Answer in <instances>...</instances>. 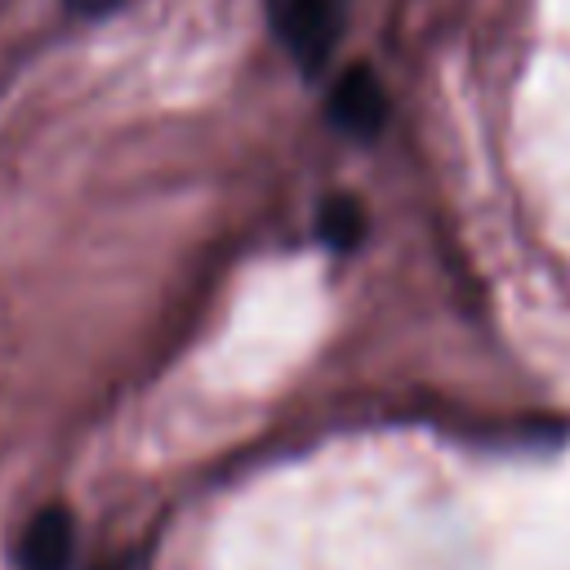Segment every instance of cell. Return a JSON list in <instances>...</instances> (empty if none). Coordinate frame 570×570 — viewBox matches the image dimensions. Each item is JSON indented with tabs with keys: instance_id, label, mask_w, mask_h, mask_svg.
<instances>
[{
	"instance_id": "cell-1",
	"label": "cell",
	"mask_w": 570,
	"mask_h": 570,
	"mask_svg": "<svg viewBox=\"0 0 570 570\" xmlns=\"http://www.w3.org/2000/svg\"><path fill=\"white\" fill-rule=\"evenodd\" d=\"M352 18V0H267V22L281 49L303 67L321 71L338 49Z\"/></svg>"
},
{
	"instance_id": "cell-2",
	"label": "cell",
	"mask_w": 570,
	"mask_h": 570,
	"mask_svg": "<svg viewBox=\"0 0 570 570\" xmlns=\"http://www.w3.org/2000/svg\"><path fill=\"white\" fill-rule=\"evenodd\" d=\"M330 116L338 120V129L356 134V138H370L379 134L383 116H387V98H383V85L370 67H352L334 80L330 89Z\"/></svg>"
},
{
	"instance_id": "cell-3",
	"label": "cell",
	"mask_w": 570,
	"mask_h": 570,
	"mask_svg": "<svg viewBox=\"0 0 570 570\" xmlns=\"http://www.w3.org/2000/svg\"><path fill=\"white\" fill-rule=\"evenodd\" d=\"M76 552V525L67 508H40L18 543V561L22 570H67Z\"/></svg>"
},
{
	"instance_id": "cell-4",
	"label": "cell",
	"mask_w": 570,
	"mask_h": 570,
	"mask_svg": "<svg viewBox=\"0 0 570 570\" xmlns=\"http://www.w3.org/2000/svg\"><path fill=\"white\" fill-rule=\"evenodd\" d=\"M321 236L334 245V249H352L361 236H365V209L361 200L352 196H330L321 205Z\"/></svg>"
},
{
	"instance_id": "cell-5",
	"label": "cell",
	"mask_w": 570,
	"mask_h": 570,
	"mask_svg": "<svg viewBox=\"0 0 570 570\" xmlns=\"http://www.w3.org/2000/svg\"><path fill=\"white\" fill-rule=\"evenodd\" d=\"M120 0H67V9L71 13H85V18H98V13H107V9H116Z\"/></svg>"
}]
</instances>
